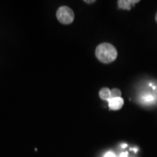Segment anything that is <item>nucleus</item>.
<instances>
[{
    "label": "nucleus",
    "instance_id": "1",
    "mask_svg": "<svg viewBox=\"0 0 157 157\" xmlns=\"http://www.w3.org/2000/svg\"><path fill=\"white\" fill-rule=\"evenodd\" d=\"M118 52L113 45L110 43H102L96 48L95 56L103 63H110L117 59Z\"/></svg>",
    "mask_w": 157,
    "mask_h": 157
},
{
    "label": "nucleus",
    "instance_id": "2",
    "mask_svg": "<svg viewBox=\"0 0 157 157\" xmlns=\"http://www.w3.org/2000/svg\"><path fill=\"white\" fill-rule=\"evenodd\" d=\"M57 18L62 24L68 25L71 23L74 20V13L67 6H62L59 7L56 13Z\"/></svg>",
    "mask_w": 157,
    "mask_h": 157
},
{
    "label": "nucleus",
    "instance_id": "3",
    "mask_svg": "<svg viewBox=\"0 0 157 157\" xmlns=\"http://www.w3.org/2000/svg\"><path fill=\"white\" fill-rule=\"evenodd\" d=\"M124 105V99L122 98H111L109 100V106L110 109L114 110H119L122 108Z\"/></svg>",
    "mask_w": 157,
    "mask_h": 157
},
{
    "label": "nucleus",
    "instance_id": "4",
    "mask_svg": "<svg viewBox=\"0 0 157 157\" xmlns=\"http://www.w3.org/2000/svg\"><path fill=\"white\" fill-rule=\"evenodd\" d=\"M140 1L137 0V1H132V0H129V1H118V5H119V8L123 10H130L132 6L135 4L139 2Z\"/></svg>",
    "mask_w": 157,
    "mask_h": 157
},
{
    "label": "nucleus",
    "instance_id": "5",
    "mask_svg": "<svg viewBox=\"0 0 157 157\" xmlns=\"http://www.w3.org/2000/svg\"><path fill=\"white\" fill-rule=\"evenodd\" d=\"M99 96L103 101H108L111 98V90L107 87H103L100 90Z\"/></svg>",
    "mask_w": 157,
    "mask_h": 157
},
{
    "label": "nucleus",
    "instance_id": "6",
    "mask_svg": "<svg viewBox=\"0 0 157 157\" xmlns=\"http://www.w3.org/2000/svg\"><path fill=\"white\" fill-rule=\"evenodd\" d=\"M121 93L120 90L117 89V88H113L111 90V98H121ZM110 98V99H111Z\"/></svg>",
    "mask_w": 157,
    "mask_h": 157
},
{
    "label": "nucleus",
    "instance_id": "7",
    "mask_svg": "<svg viewBox=\"0 0 157 157\" xmlns=\"http://www.w3.org/2000/svg\"><path fill=\"white\" fill-rule=\"evenodd\" d=\"M103 157H117V156H116L115 154H113V152L109 151V152H107L105 155H104Z\"/></svg>",
    "mask_w": 157,
    "mask_h": 157
},
{
    "label": "nucleus",
    "instance_id": "8",
    "mask_svg": "<svg viewBox=\"0 0 157 157\" xmlns=\"http://www.w3.org/2000/svg\"><path fill=\"white\" fill-rule=\"evenodd\" d=\"M119 157H129L128 153H127V152H122L120 154V156H119Z\"/></svg>",
    "mask_w": 157,
    "mask_h": 157
},
{
    "label": "nucleus",
    "instance_id": "9",
    "mask_svg": "<svg viewBox=\"0 0 157 157\" xmlns=\"http://www.w3.org/2000/svg\"><path fill=\"white\" fill-rule=\"evenodd\" d=\"M85 2H95V1H84Z\"/></svg>",
    "mask_w": 157,
    "mask_h": 157
},
{
    "label": "nucleus",
    "instance_id": "10",
    "mask_svg": "<svg viewBox=\"0 0 157 157\" xmlns=\"http://www.w3.org/2000/svg\"><path fill=\"white\" fill-rule=\"evenodd\" d=\"M155 20H156V21L157 23V13H156V15H155Z\"/></svg>",
    "mask_w": 157,
    "mask_h": 157
}]
</instances>
